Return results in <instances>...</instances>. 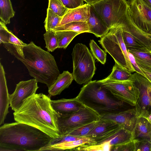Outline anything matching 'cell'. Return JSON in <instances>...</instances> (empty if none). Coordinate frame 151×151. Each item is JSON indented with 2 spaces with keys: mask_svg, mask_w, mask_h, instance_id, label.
Wrapping results in <instances>:
<instances>
[{
  "mask_svg": "<svg viewBox=\"0 0 151 151\" xmlns=\"http://www.w3.org/2000/svg\"><path fill=\"white\" fill-rule=\"evenodd\" d=\"M132 80L138 88L139 94L134 106L138 118L147 119L151 113V82L146 77L135 72Z\"/></svg>",
  "mask_w": 151,
  "mask_h": 151,
  "instance_id": "30bf717a",
  "label": "cell"
},
{
  "mask_svg": "<svg viewBox=\"0 0 151 151\" xmlns=\"http://www.w3.org/2000/svg\"><path fill=\"white\" fill-rule=\"evenodd\" d=\"M98 81L119 99L132 106L136 105L139 91L132 81H120L103 79Z\"/></svg>",
  "mask_w": 151,
  "mask_h": 151,
  "instance_id": "9c48e42d",
  "label": "cell"
},
{
  "mask_svg": "<svg viewBox=\"0 0 151 151\" xmlns=\"http://www.w3.org/2000/svg\"><path fill=\"white\" fill-rule=\"evenodd\" d=\"M62 17L56 14L47 8L46 17L45 21V27L46 31L52 30L58 27Z\"/></svg>",
  "mask_w": 151,
  "mask_h": 151,
  "instance_id": "f546056e",
  "label": "cell"
},
{
  "mask_svg": "<svg viewBox=\"0 0 151 151\" xmlns=\"http://www.w3.org/2000/svg\"><path fill=\"white\" fill-rule=\"evenodd\" d=\"M134 56L137 65L151 73V50L148 49L127 50Z\"/></svg>",
  "mask_w": 151,
  "mask_h": 151,
  "instance_id": "cb8c5ba5",
  "label": "cell"
},
{
  "mask_svg": "<svg viewBox=\"0 0 151 151\" xmlns=\"http://www.w3.org/2000/svg\"><path fill=\"white\" fill-rule=\"evenodd\" d=\"M52 138L29 125L19 122L0 127V151H40Z\"/></svg>",
  "mask_w": 151,
  "mask_h": 151,
  "instance_id": "7a4b0ae2",
  "label": "cell"
},
{
  "mask_svg": "<svg viewBox=\"0 0 151 151\" xmlns=\"http://www.w3.org/2000/svg\"><path fill=\"white\" fill-rule=\"evenodd\" d=\"M87 3L91 4L100 0H84Z\"/></svg>",
  "mask_w": 151,
  "mask_h": 151,
  "instance_id": "b9f144b4",
  "label": "cell"
},
{
  "mask_svg": "<svg viewBox=\"0 0 151 151\" xmlns=\"http://www.w3.org/2000/svg\"><path fill=\"white\" fill-rule=\"evenodd\" d=\"M99 118L100 119L113 122L121 127L132 132L138 117L134 107L117 114L100 116Z\"/></svg>",
  "mask_w": 151,
  "mask_h": 151,
  "instance_id": "4fadbf2b",
  "label": "cell"
},
{
  "mask_svg": "<svg viewBox=\"0 0 151 151\" xmlns=\"http://www.w3.org/2000/svg\"><path fill=\"white\" fill-rule=\"evenodd\" d=\"M91 5L109 29L115 26L123 28L133 22L127 0H100Z\"/></svg>",
  "mask_w": 151,
  "mask_h": 151,
  "instance_id": "5b68a950",
  "label": "cell"
},
{
  "mask_svg": "<svg viewBox=\"0 0 151 151\" xmlns=\"http://www.w3.org/2000/svg\"><path fill=\"white\" fill-rule=\"evenodd\" d=\"M37 82L34 78L26 81H22L16 85L15 90L9 94L10 106L15 111L22 106L24 101L36 93L39 87Z\"/></svg>",
  "mask_w": 151,
  "mask_h": 151,
  "instance_id": "7c38bea8",
  "label": "cell"
},
{
  "mask_svg": "<svg viewBox=\"0 0 151 151\" xmlns=\"http://www.w3.org/2000/svg\"><path fill=\"white\" fill-rule=\"evenodd\" d=\"M73 78L72 73L68 71H64L60 74L53 84L48 88V92L50 96L59 95L62 91L68 87Z\"/></svg>",
  "mask_w": 151,
  "mask_h": 151,
  "instance_id": "ffe728a7",
  "label": "cell"
},
{
  "mask_svg": "<svg viewBox=\"0 0 151 151\" xmlns=\"http://www.w3.org/2000/svg\"><path fill=\"white\" fill-rule=\"evenodd\" d=\"M96 144L92 138L83 137L79 139L68 142L55 145H47L42 148V151H73L75 148L83 145H95Z\"/></svg>",
  "mask_w": 151,
  "mask_h": 151,
  "instance_id": "d6986e66",
  "label": "cell"
},
{
  "mask_svg": "<svg viewBox=\"0 0 151 151\" xmlns=\"http://www.w3.org/2000/svg\"><path fill=\"white\" fill-rule=\"evenodd\" d=\"M151 7V0H142Z\"/></svg>",
  "mask_w": 151,
  "mask_h": 151,
  "instance_id": "7bdbcfd3",
  "label": "cell"
},
{
  "mask_svg": "<svg viewBox=\"0 0 151 151\" xmlns=\"http://www.w3.org/2000/svg\"><path fill=\"white\" fill-rule=\"evenodd\" d=\"M64 5L68 9H73L83 5L84 0H61Z\"/></svg>",
  "mask_w": 151,
  "mask_h": 151,
  "instance_id": "f35d334b",
  "label": "cell"
},
{
  "mask_svg": "<svg viewBox=\"0 0 151 151\" xmlns=\"http://www.w3.org/2000/svg\"><path fill=\"white\" fill-rule=\"evenodd\" d=\"M9 30L8 29L6 24L2 22H0V43L3 44L8 42L9 38Z\"/></svg>",
  "mask_w": 151,
  "mask_h": 151,
  "instance_id": "8d00e7d4",
  "label": "cell"
},
{
  "mask_svg": "<svg viewBox=\"0 0 151 151\" xmlns=\"http://www.w3.org/2000/svg\"><path fill=\"white\" fill-rule=\"evenodd\" d=\"M132 132L120 127L113 134L97 143L106 142L111 148L128 142L132 140Z\"/></svg>",
  "mask_w": 151,
  "mask_h": 151,
  "instance_id": "7402d4cb",
  "label": "cell"
},
{
  "mask_svg": "<svg viewBox=\"0 0 151 151\" xmlns=\"http://www.w3.org/2000/svg\"><path fill=\"white\" fill-rule=\"evenodd\" d=\"M99 121L85 125L67 134L79 137H85L96 126Z\"/></svg>",
  "mask_w": 151,
  "mask_h": 151,
  "instance_id": "e575fe53",
  "label": "cell"
},
{
  "mask_svg": "<svg viewBox=\"0 0 151 151\" xmlns=\"http://www.w3.org/2000/svg\"><path fill=\"white\" fill-rule=\"evenodd\" d=\"M51 103L56 112L59 114H63L73 113L78 111L84 106L76 97L71 99L51 100Z\"/></svg>",
  "mask_w": 151,
  "mask_h": 151,
  "instance_id": "e0dca14e",
  "label": "cell"
},
{
  "mask_svg": "<svg viewBox=\"0 0 151 151\" xmlns=\"http://www.w3.org/2000/svg\"><path fill=\"white\" fill-rule=\"evenodd\" d=\"M111 151H134V146L133 140L127 143L114 146Z\"/></svg>",
  "mask_w": 151,
  "mask_h": 151,
  "instance_id": "74e56055",
  "label": "cell"
},
{
  "mask_svg": "<svg viewBox=\"0 0 151 151\" xmlns=\"http://www.w3.org/2000/svg\"><path fill=\"white\" fill-rule=\"evenodd\" d=\"M132 140H151V124L146 118L137 119L132 131Z\"/></svg>",
  "mask_w": 151,
  "mask_h": 151,
  "instance_id": "44dd1931",
  "label": "cell"
},
{
  "mask_svg": "<svg viewBox=\"0 0 151 151\" xmlns=\"http://www.w3.org/2000/svg\"><path fill=\"white\" fill-rule=\"evenodd\" d=\"M122 36L124 42L127 50L138 49L150 50L143 46L127 30L122 28Z\"/></svg>",
  "mask_w": 151,
  "mask_h": 151,
  "instance_id": "f1b7e54d",
  "label": "cell"
},
{
  "mask_svg": "<svg viewBox=\"0 0 151 151\" xmlns=\"http://www.w3.org/2000/svg\"><path fill=\"white\" fill-rule=\"evenodd\" d=\"M59 114L60 116L58 119V126L61 136L100 119L99 116L96 113L84 106L73 113Z\"/></svg>",
  "mask_w": 151,
  "mask_h": 151,
  "instance_id": "ba28073f",
  "label": "cell"
},
{
  "mask_svg": "<svg viewBox=\"0 0 151 151\" xmlns=\"http://www.w3.org/2000/svg\"><path fill=\"white\" fill-rule=\"evenodd\" d=\"M0 124L4 123L6 116L9 112L10 104L9 94L5 73L3 65L0 64Z\"/></svg>",
  "mask_w": 151,
  "mask_h": 151,
  "instance_id": "9a60e30c",
  "label": "cell"
},
{
  "mask_svg": "<svg viewBox=\"0 0 151 151\" xmlns=\"http://www.w3.org/2000/svg\"><path fill=\"white\" fill-rule=\"evenodd\" d=\"M9 38L8 42L3 44L7 51L19 60L24 57L23 50L27 44L24 43L9 30Z\"/></svg>",
  "mask_w": 151,
  "mask_h": 151,
  "instance_id": "603a6c76",
  "label": "cell"
},
{
  "mask_svg": "<svg viewBox=\"0 0 151 151\" xmlns=\"http://www.w3.org/2000/svg\"><path fill=\"white\" fill-rule=\"evenodd\" d=\"M122 27L117 26L110 28L108 32L99 41L105 50L115 61L131 73L135 72L129 58L127 50L122 36Z\"/></svg>",
  "mask_w": 151,
  "mask_h": 151,
  "instance_id": "8992f818",
  "label": "cell"
},
{
  "mask_svg": "<svg viewBox=\"0 0 151 151\" xmlns=\"http://www.w3.org/2000/svg\"><path fill=\"white\" fill-rule=\"evenodd\" d=\"M111 146L108 143L104 142L95 145H83L75 148L73 151H111Z\"/></svg>",
  "mask_w": 151,
  "mask_h": 151,
  "instance_id": "4dcf8cb0",
  "label": "cell"
},
{
  "mask_svg": "<svg viewBox=\"0 0 151 151\" xmlns=\"http://www.w3.org/2000/svg\"><path fill=\"white\" fill-rule=\"evenodd\" d=\"M90 7L91 5L87 3L77 8L68 9L62 17L58 27L73 22L86 21L90 16Z\"/></svg>",
  "mask_w": 151,
  "mask_h": 151,
  "instance_id": "2e32d148",
  "label": "cell"
},
{
  "mask_svg": "<svg viewBox=\"0 0 151 151\" xmlns=\"http://www.w3.org/2000/svg\"><path fill=\"white\" fill-rule=\"evenodd\" d=\"M73 79L78 84L91 81L96 69L95 59L91 51L82 43L76 44L72 53Z\"/></svg>",
  "mask_w": 151,
  "mask_h": 151,
  "instance_id": "52a82bcc",
  "label": "cell"
},
{
  "mask_svg": "<svg viewBox=\"0 0 151 151\" xmlns=\"http://www.w3.org/2000/svg\"><path fill=\"white\" fill-rule=\"evenodd\" d=\"M76 97L99 116L117 114L131 108L130 105L117 98L96 80L85 84Z\"/></svg>",
  "mask_w": 151,
  "mask_h": 151,
  "instance_id": "3957f363",
  "label": "cell"
},
{
  "mask_svg": "<svg viewBox=\"0 0 151 151\" xmlns=\"http://www.w3.org/2000/svg\"><path fill=\"white\" fill-rule=\"evenodd\" d=\"M57 37L58 48L65 49L71 41L79 32L70 31H55Z\"/></svg>",
  "mask_w": 151,
  "mask_h": 151,
  "instance_id": "484cf974",
  "label": "cell"
},
{
  "mask_svg": "<svg viewBox=\"0 0 151 151\" xmlns=\"http://www.w3.org/2000/svg\"><path fill=\"white\" fill-rule=\"evenodd\" d=\"M86 21L89 28V33L93 34L97 37H101L109 30L91 5L90 16Z\"/></svg>",
  "mask_w": 151,
  "mask_h": 151,
  "instance_id": "ac0fdd59",
  "label": "cell"
},
{
  "mask_svg": "<svg viewBox=\"0 0 151 151\" xmlns=\"http://www.w3.org/2000/svg\"><path fill=\"white\" fill-rule=\"evenodd\" d=\"M128 56L130 62L134 68L135 72L139 73L145 76L143 72L137 65L133 55L129 51H128Z\"/></svg>",
  "mask_w": 151,
  "mask_h": 151,
  "instance_id": "ab89813d",
  "label": "cell"
},
{
  "mask_svg": "<svg viewBox=\"0 0 151 151\" xmlns=\"http://www.w3.org/2000/svg\"><path fill=\"white\" fill-rule=\"evenodd\" d=\"M127 1L132 21L138 28L150 37L151 7L142 0H129Z\"/></svg>",
  "mask_w": 151,
  "mask_h": 151,
  "instance_id": "8fae6325",
  "label": "cell"
},
{
  "mask_svg": "<svg viewBox=\"0 0 151 151\" xmlns=\"http://www.w3.org/2000/svg\"><path fill=\"white\" fill-rule=\"evenodd\" d=\"M132 73L116 63L110 74L104 80L125 81L132 80Z\"/></svg>",
  "mask_w": 151,
  "mask_h": 151,
  "instance_id": "d4e9b609",
  "label": "cell"
},
{
  "mask_svg": "<svg viewBox=\"0 0 151 151\" xmlns=\"http://www.w3.org/2000/svg\"><path fill=\"white\" fill-rule=\"evenodd\" d=\"M89 46L93 57L101 64H104L106 60V52L99 47L93 40H90Z\"/></svg>",
  "mask_w": 151,
  "mask_h": 151,
  "instance_id": "d6a6232c",
  "label": "cell"
},
{
  "mask_svg": "<svg viewBox=\"0 0 151 151\" xmlns=\"http://www.w3.org/2000/svg\"><path fill=\"white\" fill-rule=\"evenodd\" d=\"M23 51L24 57L19 60L30 76L49 88L60 74L54 57L32 41L24 47Z\"/></svg>",
  "mask_w": 151,
  "mask_h": 151,
  "instance_id": "277c9868",
  "label": "cell"
},
{
  "mask_svg": "<svg viewBox=\"0 0 151 151\" xmlns=\"http://www.w3.org/2000/svg\"><path fill=\"white\" fill-rule=\"evenodd\" d=\"M48 8L61 17L68 9L64 5L61 0H49Z\"/></svg>",
  "mask_w": 151,
  "mask_h": 151,
  "instance_id": "836d02e7",
  "label": "cell"
},
{
  "mask_svg": "<svg viewBox=\"0 0 151 151\" xmlns=\"http://www.w3.org/2000/svg\"><path fill=\"white\" fill-rule=\"evenodd\" d=\"M46 46L49 52H52L58 48L57 40L55 33L52 30L46 31L44 34Z\"/></svg>",
  "mask_w": 151,
  "mask_h": 151,
  "instance_id": "1f68e13d",
  "label": "cell"
},
{
  "mask_svg": "<svg viewBox=\"0 0 151 151\" xmlns=\"http://www.w3.org/2000/svg\"><path fill=\"white\" fill-rule=\"evenodd\" d=\"M147 119L148 120V121L150 122L151 124V113L149 115Z\"/></svg>",
  "mask_w": 151,
  "mask_h": 151,
  "instance_id": "ee69618b",
  "label": "cell"
},
{
  "mask_svg": "<svg viewBox=\"0 0 151 151\" xmlns=\"http://www.w3.org/2000/svg\"><path fill=\"white\" fill-rule=\"evenodd\" d=\"M120 127L113 122L100 119L85 137L94 139L97 143L113 134Z\"/></svg>",
  "mask_w": 151,
  "mask_h": 151,
  "instance_id": "5bb4252c",
  "label": "cell"
},
{
  "mask_svg": "<svg viewBox=\"0 0 151 151\" xmlns=\"http://www.w3.org/2000/svg\"><path fill=\"white\" fill-rule=\"evenodd\" d=\"M140 68L144 74L145 77L151 82V73L143 68Z\"/></svg>",
  "mask_w": 151,
  "mask_h": 151,
  "instance_id": "60d3db41",
  "label": "cell"
},
{
  "mask_svg": "<svg viewBox=\"0 0 151 151\" xmlns=\"http://www.w3.org/2000/svg\"><path fill=\"white\" fill-rule=\"evenodd\" d=\"M52 31H73L80 33L89 32L88 26L86 21L73 22L58 27Z\"/></svg>",
  "mask_w": 151,
  "mask_h": 151,
  "instance_id": "4316f807",
  "label": "cell"
},
{
  "mask_svg": "<svg viewBox=\"0 0 151 151\" xmlns=\"http://www.w3.org/2000/svg\"><path fill=\"white\" fill-rule=\"evenodd\" d=\"M0 19L6 24L10 23V19L14 16L10 0H0Z\"/></svg>",
  "mask_w": 151,
  "mask_h": 151,
  "instance_id": "83f0119b",
  "label": "cell"
},
{
  "mask_svg": "<svg viewBox=\"0 0 151 151\" xmlns=\"http://www.w3.org/2000/svg\"><path fill=\"white\" fill-rule=\"evenodd\" d=\"M150 37L151 38V35H150Z\"/></svg>",
  "mask_w": 151,
  "mask_h": 151,
  "instance_id": "f6af8a7d",
  "label": "cell"
},
{
  "mask_svg": "<svg viewBox=\"0 0 151 151\" xmlns=\"http://www.w3.org/2000/svg\"><path fill=\"white\" fill-rule=\"evenodd\" d=\"M49 96L36 94L25 100L20 108L13 113L14 119L43 132L52 138L61 136L58 126L59 113L53 108Z\"/></svg>",
  "mask_w": 151,
  "mask_h": 151,
  "instance_id": "6da1fadb",
  "label": "cell"
},
{
  "mask_svg": "<svg viewBox=\"0 0 151 151\" xmlns=\"http://www.w3.org/2000/svg\"><path fill=\"white\" fill-rule=\"evenodd\" d=\"M134 151H151V140H133Z\"/></svg>",
  "mask_w": 151,
  "mask_h": 151,
  "instance_id": "d590c367",
  "label": "cell"
}]
</instances>
